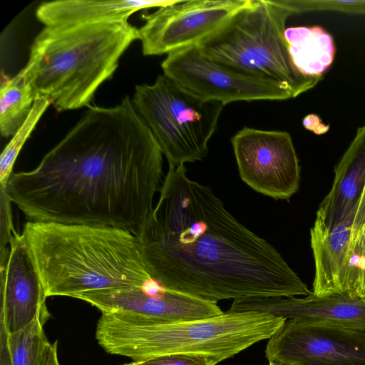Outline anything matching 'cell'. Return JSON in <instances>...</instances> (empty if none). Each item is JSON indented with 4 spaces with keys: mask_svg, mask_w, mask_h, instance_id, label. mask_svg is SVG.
Listing matches in <instances>:
<instances>
[{
    "mask_svg": "<svg viewBox=\"0 0 365 365\" xmlns=\"http://www.w3.org/2000/svg\"><path fill=\"white\" fill-rule=\"evenodd\" d=\"M162 155L125 96L115 106H88L36 168L11 173L6 189L29 221L113 227L137 235L161 187Z\"/></svg>",
    "mask_w": 365,
    "mask_h": 365,
    "instance_id": "obj_1",
    "label": "cell"
},
{
    "mask_svg": "<svg viewBox=\"0 0 365 365\" xmlns=\"http://www.w3.org/2000/svg\"><path fill=\"white\" fill-rule=\"evenodd\" d=\"M24 235L46 297L143 287L155 279L132 232L106 226L28 221Z\"/></svg>",
    "mask_w": 365,
    "mask_h": 365,
    "instance_id": "obj_3",
    "label": "cell"
},
{
    "mask_svg": "<svg viewBox=\"0 0 365 365\" xmlns=\"http://www.w3.org/2000/svg\"><path fill=\"white\" fill-rule=\"evenodd\" d=\"M11 202L6 187H0V249L9 247L16 232L12 222Z\"/></svg>",
    "mask_w": 365,
    "mask_h": 365,
    "instance_id": "obj_25",
    "label": "cell"
},
{
    "mask_svg": "<svg viewBox=\"0 0 365 365\" xmlns=\"http://www.w3.org/2000/svg\"><path fill=\"white\" fill-rule=\"evenodd\" d=\"M293 6L297 13L316 10L331 9L353 13H365V1H293Z\"/></svg>",
    "mask_w": 365,
    "mask_h": 365,
    "instance_id": "obj_24",
    "label": "cell"
},
{
    "mask_svg": "<svg viewBox=\"0 0 365 365\" xmlns=\"http://www.w3.org/2000/svg\"><path fill=\"white\" fill-rule=\"evenodd\" d=\"M9 248L0 250V324L19 331L38 316L48 315L46 294L29 244L16 232Z\"/></svg>",
    "mask_w": 365,
    "mask_h": 365,
    "instance_id": "obj_13",
    "label": "cell"
},
{
    "mask_svg": "<svg viewBox=\"0 0 365 365\" xmlns=\"http://www.w3.org/2000/svg\"><path fill=\"white\" fill-rule=\"evenodd\" d=\"M251 0H190L143 14L139 31L145 56L169 54L198 45L222 27Z\"/></svg>",
    "mask_w": 365,
    "mask_h": 365,
    "instance_id": "obj_9",
    "label": "cell"
},
{
    "mask_svg": "<svg viewBox=\"0 0 365 365\" xmlns=\"http://www.w3.org/2000/svg\"><path fill=\"white\" fill-rule=\"evenodd\" d=\"M286 320L258 312H226L178 322L102 314L96 338L107 353L127 356L133 362L173 354H212L225 360L271 338Z\"/></svg>",
    "mask_w": 365,
    "mask_h": 365,
    "instance_id": "obj_5",
    "label": "cell"
},
{
    "mask_svg": "<svg viewBox=\"0 0 365 365\" xmlns=\"http://www.w3.org/2000/svg\"><path fill=\"white\" fill-rule=\"evenodd\" d=\"M365 189V124L360 127L334 170L329 193L320 203L315 222L331 230L359 202Z\"/></svg>",
    "mask_w": 365,
    "mask_h": 365,
    "instance_id": "obj_16",
    "label": "cell"
},
{
    "mask_svg": "<svg viewBox=\"0 0 365 365\" xmlns=\"http://www.w3.org/2000/svg\"><path fill=\"white\" fill-rule=\"evenodd\" d=\"M230 312H258L285 319L365 330V299L345 294L252 297L234 300Z\"/></svg>",
    "mask_w": 365,
    "mask_h": 365,
    "instance_id": "obj_15",
    "label": "cell"
},
{
    "mask_svg": "<svg viewBox=\"0 0 365 365\" xmlns=\"http://www.w3.org/2000/svg\"><path fill=\"white\" fill-rule=\"evenodd\" d=\"M139 38L138 29L128 21L45 26L19 73L35 99H49L59 112L88 106Z\"/></svg>",
    "mask_w": 365,
    "mask_h": 365,
    "instance_id": "obj_4",
    "label": "cell"
},
{
    "mask_svg": "<svg viewBox=\"0 0 365 365\" xmlns=\"http://www.w3.org/2000/svg\"><path fill=\"white\" fill-rule=\"evenodd\" d=\"M223 361L218 356L202 354H173L134 362L135 365H216Z\"/></svg>",
    "mask_w": 365,
    "mask_h": 365,
    "instance_id": "obj_22",
    "label": "cell"
},
{
    "mask_svg": "<svg viewBox=\"0 0 365 365\" xmlns=\"http://www.w3.org/2000/svg\"><path fill=\"white\" fill-rule=\"evenodd\" d=\"M164 75L192 94L225 106L235 101L292 98L279 83L255 78L215 61L192 46L168 54Z\"/></svg>",
    "mask_w": 365,
    "mask_h": 365,
    "instance_id": "obj_8",
    "label": "cell"
},
{
    "mask_svg": "<svg viewBox=\"0 0 365 365\" xmlns=\"http://www.w3.org/2000/svg\"><path fill=\"white\" fill-rule=\"evenodd\" d=\"M159 191L136 236L163 286L215 303L311 293L277 249L190 179L185 165L169 166Z\"/></svg>",
    "mask_w": 365,
    "mask_h": 365,
    "instance_id": "obj_2",
    "label": "cell"
},
{
    "mask_svg": "<svg viewBox=\"0 0 365 365\" xmlns=\"http://www.w3.org/2000/svg\"><path fill=\"white\" fill-rule=\"evenodd\" d=\"M294 14L287 1L251 0L197 46L209 58L279 83L295 98L314 88L322 77L302 74L292 61L284 32Z\"/></svg>",
    "mask_w": 365,
    "mask_h": 365,
    "instance_id": "obj_6",
    "label": "cell"
},
{
    "mask_svg": "<svg viewBox=\"0 0 365 365\" xmlns=\"http://www.w3.org/2000/svg\"><path fill=\"white\" fill-rule=\"evenodd\" d=\"M78 299L102 314H130L160 322L202 319L223 314L217 303L168 289L156 279L143 287L98 292Z\"/></svg>",
    "mask_w": 365,
    "mask_h": 365,
    "instance_id": "obj_12",
    "label": "cell"
},
{
    "mask_svg": "<svg viewBox=\"0 0 365 365\" xmlns=\"http://www.w3.org/2000/svg\"><path fill=\"white\" fill-rule=\"evenodd\" d=\"M364 223L365 189L353 210L332 229L314 222L310 230L315 267L314 294L349 296L356 244Z\"/></svg>",
    "mask_w": 365,
    "mask_h": 365,
    "instance_id": "obj_14",
    "label": "cell"
},
{
    "mask_svg": "<svg viewBox=\"0 0 365 365\" xmlns=\"http://www.w3.org/2000/svg\"><path fill=\"white\" fill-rule=\"evenodd\" d=\"M50 316H38L23 329L8 333L0 324V365H41L48 339L43 325Z\"/></svg>",
    "mask_w": 365,
    "mask_h": 365,
    "instance_id": "obj_19",
    "label": "cell"
},
{
    "mask_svg": "<svg viewBox=\"0 0 365 365\" xmlns=\"http://www.w3.org/2000/svg\"><path fill=\"white\" fill-rule=\"evenodd\" d=\"M177 0H57L41 3L36 11L45 26L128 21L133 13L163 7Z\"/></svg>",
    "mask_w": 365,
    "mask_h": 365,
    "instance_id": "obj_17",
    "label": "cell"
},
{
    "mask_svg": "<svg viewBox=\"0 0 365 365\" xmlns=\"http://www.w3.org/2000/svg\"><path fill=\"white\" fill-rule=\"evenodd\" d=\"M41 365H60L58 358L57 341L51 344L47 341L43 351Z\"/></svg>",
    "mask_w": 365,
    "mask_h": 365,
    "instance_id": "obj_26",
    "label": "cell"
},
{
    "mask_svg": "<svg viewBox=\"0 0 365 365\" xmlns=\"http://www.w3.org/2000/svg\"><path fill=\"white\" fill-rule=\"evenodd\" d=\"M35 98L31 87L19 73L1 83L0 88V133L12 137L29 116Z\"/></svg>",
    "mask_w": 365,
    "mask_h": 365,
    "instance_id": "obj_20",
    "label": "cell"
},
{
    "mask_svg": "<svg viewBox=\"0 0 365 365\" xmlns=\"http://www.w3.org/2000/svg\"><path fill=\"white\" fill-rule=\"evenodd\" d=\"M122 365H135L134 362H131V363H126V364H122Z\"/></svg>",
    "mask_w": 365,
    "mask_h": 365,
    "instance_id": "obj_28",
    "label": "cell"
},
{
    "mask_svg": "<svg viewBox=\"0 0 365 365\" xmlns=\"http://www.w3.org/2000/svg\"><path fill=\"white\" fill-rule=\"evenodd\" d=\"M350 297L365 299V223L356 244Z\"/></svg>",
    "mask_w": 365,
    "mask_h": 365,
    "instance_id": "obj_23",
    "label": "cell"
},
{
    "mask_svg": "<svg viewBox=\"0 0 365 365\" xmlns=\"http://www.w3.org/2000/svg\"><path fill=\"white\" fill-rule=\"evenodd\" d=\"M133 105L169 166L202 160L225 106L189 92L165 75L135 87Z\"/></svg>",
    "mask_w": 365,
    "mask_h": 365,
    "instance_id": "obj_7",
    "label": "cell"
},
{
    "mask_svg": "<svg viewBox=\"0 0 365 365\" xmlns=\"http://www.w3.org/2000/svg\"><path fill=\"white\" fill-rule=\"evenodd\" d=\"M231 143L240 176L248 186L275 200H289L297 192L300 166L289 133L245 127Z\"/></svg>",
    "mask_w": 365,
    "mask_h": 365,
    "instance_id": "obj_10",
    "label": "cell"
},
{
    "mask_svg": "<svg viewBox=\"0 0 365 365\" xmlns=\"http://www.w3.org/2000/svg\"><path fill=\"white\" fill-rule=\"evenodd\" d=\"M269 365H285V364H279V363H277V362H269Z\"/></svg>",
    "mask_w": 365,
    "mask_h": 365,
    "instance_id": "obj_27",
    "label": "cell"
},
{
    "mask_svg": "<svg viewBox=\"0 0 365 365\" xmlns=\"http://www.w3.org/2000/svg\"><path fill=\"white\" fill-rule=\"evenodd\" d=\"M51 104L46 98H36L26 120L4 148L0 157V187H6L19 152Z\"/></svg>",
    "mask_w": 365,
    "mask_h": 365,
    "instance_id": "obj_21",
    "label": "cell"
},
{
    "mask_svg": "<svg viewBox=\"0 0 365 365\" xmlns=\"http://www.w3.org/2000/svg\"><path fill=\"white\" fill-rule=\"evenodd\" d=\"M296 68L309 77H322L331 65L336 48L331 34L319 26H294L284 32Z\"/></svg>",
    "mask_w": 365,
    "mask_h": 365,
    "instance_id": "obj_18",
    "label": "cell"
},
{
    "mask_svg": "<svg viewBox=\"0 0 365 365\" xmlns=\"http://www.w3.org/2000/svg\"><path fill=\"white\" fill-rule=\"evenodd\" d=\"M265 355L285 365H365V330L287 319Z\"/></svg>",
    "mask_w": 365,
    "mask_h": 365,
    "instance_id": "obj_11",
    "label": "cell"
}]
</instances>
